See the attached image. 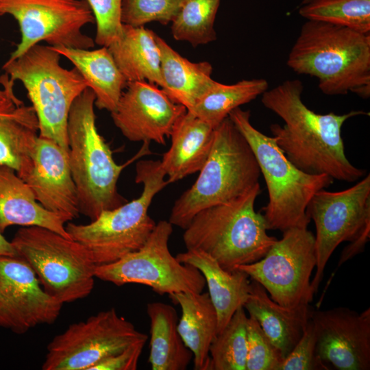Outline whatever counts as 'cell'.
Masks as SVG:
<instances>
[{"label": "cell", "mask_w": 370, "mask_h": 370, "mask_svg": "<svg viewBox=\"0 0 370 370\" xmlns=\"http://www.w3.org/2000/svg\"><path fill=\"white\" fill-rule=\"evenodd\" d=\"M304 85L299 79H286L262 95L263 106L280 116L284 125H271L272 137L287 158L310 174H326L334 180L356 182L366 171L347 159L341 129L344 123L361 110L343 114L316 113L302 100Z\"/></svg>", "instance_id": "cell-1"}, {"label": "cell", "mask_w": 370, "mask_h": 370, "mask_svg": "<svg viewBox=\"0 0 370 370\" xmlns=\"http://www.w3.org/2000/svg\"><path fill=\"white\" fill-rule=\"evenodd\" d=\"M286 64L297 74L317 78L325 95L370 96V34L307 20Z\"/></svg>", "instance_id": "cell-2"}, {"label": "cell", "mask_w": 370, "mask_h": 370, "mask_svg": "<svg viewBox=\"0 0 370 370\" xmlns=\"http://www.w3.org/2000/svg\"><path fill=\"white\" fill-rule=\"evenodd\" d=\"M260 184L225 203L201 210L184 229L186 249L202 251L227 271L263 258L277 238L269 236L263 215L254 208Z\"/></svg>", "instance_id": "cell-3"}, {"label": "cell", "mask_w": 370, "mask_h": 370, "mask_svg": "<svg viewBox=\"0 0 370 370\" xmlns=\"http://www.w3.org/2000/svg\"><path fill=\"white\" fill-rule=\"evenodd\" d=\"M228 117L249 143L262 173L269 200L262 208L268 230L284 232L307 228L310 218L308 205L313 195L328 188L334 179L326 174H310L294 165L277 145L274 138L255 128L250 112L240 107Z\"/></svg>", "instance_id": "cell-4"}, {"label": "cell", "mask_w": 370, "mask_h": 370, "mask_svg": "<svg viewBox=\"0 0 370 370\" xmlns=\"http://www.w3.org/2000/svg\"><path fill=\"white\" fill-rule=\"evenodd\" d=\"M95 101L93 91L85 89L71 108L66 127L69 164L80 213L91 221L102 211L126 202L118 193L117 182L127 164H116L109 145L98 132Z\"/></svg>", "instance_id": "cell-5"}, {"label": "cell", "mask_w": 370, "mask_h": 370, "mask_svg": "<svg viewBox=\"0 0 370 370\" xmlns=\"http://www.w3.org/2000/svg\"><path fill=\"white\" fill-rule=\"evenodd\" d=\"M199 172L171 211L169 221L183 230L201 210L229 201L259 183L261 173L254 152L229 117L214 129L209 156Z\"/></svg>", "instance_id": "cell-6"}, {"label": "cell", "mask_w": 370, "mask_h": 370, "mask_svg": "<svg viewBox=\"0 0 370 370\" xmlns=\"http://www.w3.org/2000/svg\"><path fill=\"white\" fill-rule=\"evenodd\" d=\"M160 160H141L136 165L135 182L143 185L140 195L111 210L102 211L88 224L69 223L70 237L84 245L95 264L114 262L140 249L156 223L148 214L155 195L169 184Z\"/></svg>", "instance_id": "cell-7"}, {"label": "cell", "mask_w": 370, "mask_h": 370, "mask_svg": "<svg viewBox=\"0 0 370 370\" xmlns=\"http://www.w3.org/2000/svg\"><path fill=\"white\" fill-rule=\"evenodd\" d=\"M61 55L51 46L36 44L2 66L9 81H20L38 117V136L68 151L67 121L75 100L88 88L75 68L60 65Z\"/></svg>", "instance_id": "cell-8"}, {"label": "cell", "mask_w": 370, "mask_h": 370, "mask_svg": "<svg viewBox=\"0 0 370 370\" xmlns=\"http://www.w3.org/2000/svg\"><path fill=\"white\" fill-rule=\"evenodd\" d=\"M10 242L45 292L61 303L73 302L91 293L97 265L81 243L37 226L20 228Z\"/></svg>", "instance_id": "cell-9"}, {"label": "cell", "mask_w": 370, "mask_h": 370, "mask_svg": "<svg viewBox=\"0 0 370 370\" xmlns=\"http://www.w3.org/2000/svg\"><path fill=\"white\" fill-rule=\"evenodd\" d=\"M306 211L316 227V272L311 281L316 293L327 262L338 245L350 242L343 253L352 258L362 251L369 239L370 175L343 190H319Z\"/></svg>", "instance_id": "cell-10"}, {"label": "cell", "mask_w": 370, "mask_h": 370, "mask_svg": "<svg viewBox=\"0 0 370 370\" xmlns=\"http://www.w3.org/2000/svg\"><path fill=\"white\" fill-rule=\"evenodd\" d=\"M172 232L169 221H160L140 249L114 262L96 266L95 278L118 286L145 285L161 295L202 293L206 284L199 270L180 262L171 254L169 241Z\"/></svg>", "instance_id": "cell-11"}, {"label": "cell", "mask_w": 370, "mask_h": 370, "mask_svg": "<svg viewBox=\"0 0 370 370\" xmlns=\"http://www.w3.org/2000/svg\"><path fill=\"white\" fill-rule=\"evenodd\" d=\"M147 338L111 308L71 324L54 336L47 345L42 369L91 370L101 361Z\"/></svg>", "instance_id": "cell-12"}, {"label": "cell", "mask_w": 370, "mask_h": 370, "mask_svg": "<svg viewBox=\"0 0 370 370\" xmlns=\"http://www.w3.org/2000/svg\"><path fill=\"white\" fill-rule=\"evenodd\" d=\"M314 235L308 228H290L259 260L236 269L260 284L272 300L292 308L308 304L314 291L310 278L316 267Z\"/></svg>", "instance_id": "cell-13"}, {"label": "cell", "mask_w": 370, "mask_h": 370, "mask_svg": "<svg viewBox=\"0 0 370 370\" xmlns=\"http://www.w3.org/2000/svg\"><path fill=\"white\" fill-rule=\"evenodd\" d=\"M9 14L17 21L21 38L8 60L44 41L52 47L91 49L95 40L82 32L95 23L85 0H0V16Z\"/></svg>", "instance_id": "cell-14"}, {"label": "cell", "mask_w": 370, "mask_h": 370, "mask_svg": "<svg viewBox=\"0 0 370 370\" xmlns=\"http://www.w3.org/2000/svg\"><path fill=\"white\" fill-rule=\"evenodd\" d=\"M63 304L42 287L30 266L18 256H0V327L23 334L53 324Z\"/></svg>", "instance_id": "cell-15"}, {"label": "cell", "mask_w": 370, "mask_h": 370, "mask_svg": "<svg viewBox=\"0 0 370 370\" xmlns=\"http://www.w3.org/2000/svg\"><path fill=\"white\" fill-rule=\"evenodd\" d=\"M116 108L110 112L115 126L130 141L165 145L186 108L173 101L156 84L127 82Z\"/></svg>", "instance_id": "cell-16"}, {"label": "cell", "mask_w": 370, "mask_h": 370, "mask_svg": "<svg viewBox=\"0 0 370 370\" xmlns=\"http://www.w3.org/2000/svg\"><path fill=\"white\" fill-rule=\"evenodd\" d=\"M311 319L317 354L329 368L370 369L369 308L361 313L346 307L313 310Z\"/></svg>", "instance_id": "cell-17"}, {"label": "cell", "mask_w": 370, "mask_h": 370, "mask_svg": "<svg viewBox=\"0 0 370 370\" xmlns=\"http://www.w3.org/2000/svg\"><path fill=\"white\" fill-rule=\"evenodd\" d=\"M22 180L46 210L67 222L78 217L79 201L68 151L57 143L38 136L32 165Z\"/></svg>", "instance_id": "cell-18"}, {"label": "cell", "mask_w": 370, "mask_h": 370, "mask_svg": "<svg viewBox=\"0 0 370 370\" xmlns=\"http://www.w3.org/2000/svg\"><path fill=\"white\" fill-rule=\"evenodd\" d=\"M259 323L284 358L301 337L313 310L310 304L282 306L258 282L250 281L249 296L243 306Z\"/></svg>", "instance_id": "cell-19"}, {"label": "cell", "mask_w": 370, "mask_h": 370, "mask_svg": "<svg viewBox=\"0 0 370 370\" xmlns=\"http://www.w3.org/2000/svg\"><path fill=\"white\" fill-rule=\"evenodd\" d=\"M214 127L186 111L175 123L171 145L160 160L169 184L199 172L209 156Z\"/></svg>", "instance_id": "cell-20"}, {"label": "cell", "mask_w": 370, "mask_h": 370, "mask_svg": "<svg viewBox=\"0 0 370 370\" xmlns=\"http://www.w3.org/2000/svg\"><path fill=\"white\" fill-rule=\"evenodd\" d=\"M175 257L180 262L196 267L204 275L217 314L218 334L249 298V277L238 269L231 272L225 270L215 259L202 251L186 249Z\"/></svg>", "instance_id": "cell-21"}, {"label": "cell", "mask_w": 370, "mask_h": 370, "mask_svg": "<svg viewBox=\"0 0 370 370\" xmlns=\"http://www.w3.org/2000/svg\"><path fill=\"white\" fill-rule=\"evenodd\" d=\"M66 220L49 212L36 199L28 185L7 166H0V232L11 225L37 226L71 238Z\"/></svg>", "instance_id": "cell-22"}, {"label": "cell", "mask_w": 370, "mask_h": 370, "mask_svg": "<svg viewBox=\"0 0 370 370\" xmlns=\"http://www.w3.org/2000/svg\"><path fill=\"white\" fill-rule=\"evenodd\" d=\"M182 308L177 330L193 354L194 369L210 370V347L217 335V314L208 293L169 295Z\"/></svg>", "instance_id": "cell-23"}, {"label": "cell", "mask_w": 370, "mask_h": 370, "mask_svg": "<svg viewBox=\"0 0 370 370\" xmlns=\"http://www.w3.org/2000/svg\"><path fill=\"white\" fill-rule=\"evenodd\" d=\"M161 56V89L174 102L190 110L217 83L208 62H193L156 35Z\"/></svg>", "instance_id": "cell-24"}, {"label": "cell", "mask_w": 370, "mask_h": 370, "mask_svg": "<svg viewBox=\"0 0 370 370\" xmlns=\"http://www.w3.org/2000/svg\"><path fill=\"white\" fill-rule=\"evenodd\" d=\"M156 35L144 26L123 24L119 37L107 47L127 82L145 81L161 88V56Z\"/></svg>", "instance_id": "cell-25"}, {"label": "cell", "mask_w": 370, "mask_h": 370, "mask_svg": "<svg viewBox=\"0 0 370 370\" xmlns=\"http://www.w3.org/2000/svg\"><path fill=\"white\" fill-rule=\"evenodd\" d=\"M51 47L67 58L87 82L95 96V106L99 110L112 112L127 82L108 47L86 49Z\"/></svg>", "instance_id": "cell-26"}, {"label": "cell", "mask_w": 370, "mask_h": 370, "mask_svg": "<svg viewBox=\"0 0 370 370\" xmlns=\"http://www.w3.org/2000/svg\"><path fill=\"white\" fill-rule=\"evenodd\" d=\"M39 134L32 106L23 103L0 111V166L14 169L23 179L32 163Z\"/></svg>", "instance_id": "cell-27"}, {"label": "cell", "mask_w": 370, "mask_h": 370, "mask_svg": "<svg viewBox=\"0 0 370 370\" xmlns=\"http://www.w3.org/2000/svg\"><path fill=\"white\" fill-rule=\"evenodd\" d=\"M150 320L149 356L152 370H186L193 358L177 330L175 309L156 301L147 305Z\"/></svg>", "instance_id": "cell-28"}, {"label": "cell", "mask_w": 370, "mask_h": 370, "mask_svg": "<svg viewBox=\"0 0 370 370\" xmlns=\"http://www.w3.org/2000/svg\"><path fill=\"white\" fill-rule=\"evenodd\" d=\"M269 89L265 79H243L234 84L220 82L187 110L215 128L234 109L262 95Z\"/></svg>", "instance_id": "cell-29"}, {"label": "cell", "mask_w": 370, "mask_h": 370, "mask_svg": "<svg viewBox=\"0 0 370 370\" xmlns=\"http://www.w3.org/2000/svg\"><path fill=\"white\" fill-rule=\"evenodd\" d=\"M221 0H183L171 22L174 39L196 47L217 39L214 21Z\"/></svg>", "instance_id": "cell-30"}, {"label": "cell", "mask_w": 370, "mask_h": 370, "mask_svg": "<svg viewBox=\"0 0 370 370\" xmlns=\"http://www.w3.org/2000/svg\"><path fill=\"white\" fill-rule=\"evenodd\" d=\"M299 14L317 21L370 34V0H309Z\"/></svg>", "instance_id": "cell-31"}, {"label": "cell", "mask_w": 370, "mask_h": 370, "mask_svg": "<svg viewBox=\"0 0 370 370\" xmlns=\"http://www.w3.org/2000/svg\"><path fill=\"white\" fill-rule=\"evenodd\" d=\"M247 317L238 308L210 347V370H246Z\"/></svg>", "instance_id": "cell-32"}, {"label": "cell", "mask_w": 370, "mask_h": 370, "mask_svg": "<svg viewBox=\"0 0 370 370\" xmlns=\"http://www.w3.org/2000/svg\"><path fill=\"white\" fill-rule=\"evenodd\" d=\"M183 0H122V24L141 27L151 22L171 23Z\"/></svg>", "instance_id": "cell-33"}, {"label": "cell", "mask_w": 370, "mask_h": 370, "mask_svg": "<svg viewBox=\"0 0 370 370\" xmlns=\"http://www.w3.org/2000/svg\"><path fill=\"white\" fill-rule=\"evenodd\" d=\"M246 370H279L284 359L280 350L251 316L247 322Z\"/></svg>", "instance_id": "cell-34"}, {"label": "cell", "mask_w": 370, "mask_h": 370, "mask_svg": "<svg viewBox=\"0 0 370 370\" xmlns=\"http://www.w3.org/2000/svg\"><path fill=\"white\" fill-rule=\"evenodd\" d=\"M95 17V42L108 47L119 37L122 32L121 8L122 0H85Z\"/></svg>", "instance_id": "cell-35"}, {"label": "cell", "mask_w": 370, "mask_h": 370, "mask_svg": "<svg viewBox=\"0 0 370 370\" xmlns=\"http://www.w3.org/2000/svg\"><path fill=\"white\" fill-rule=\"evenodd\" d=\"M314 325L309 319L304 332L280 366L279 370H329L317 352Z\"/></svg>", "instance_id": "cell-36"}, {"label": "cell", "mask_w": 370, "mask_h": 370, "mask_svg": "<svg viewBox=\"0 0 370 370\" xmlns=\"http://www.w3.org/2000/svg\"><path fill=\"white\" fill-rule=\"evenodd\" d=\"M147 339L139 341L123 351L110 356L91 370H136Z\"/></svg>", "instance_id": "cell-37"}, {"label": "cell", "mask_w": 370, "mask_h": 370, "mask_svg": "<svg viewBox=\"0 0 370 370\" xmlns=\"http://www.w3.org/2000/svg\"><path fill=\"white\" fill-rule=\"evenodd\" d=\"M0 82L3 85V89L0 90V111L12 108L16 105L23 103L14 93V83L9 81L5 75H2Z\"/></svg>", "instance_id": "cell-38"}, {"label": "cell", "mask_w": 370, "mask_h": 370, "mask_svg": "<svg viewBox=\"0 0 370 370\" xmlns=\"http://www.w3.org/2000/svg\"><path fill=\"white\" fill-rule=\"evenodd\" d=\"M0 256H16L11 242L7 241L0 232Z\"/></svg>", "instance_id": "cell-39"}, {"label": "cell", "mask_w": 370, "mask_h": 370, "mask_svg": "<svg viewBox=\"0 0 370 370\" xmlns=\"http://www.w3.org/2000/svg\"><path fill=\"white\" fill-rule=\"evenodd\" d=\"M309 1V0H304L303 2H306V1Z\"/></svg>", "instance_id": "cell-40"}]
</instances>
